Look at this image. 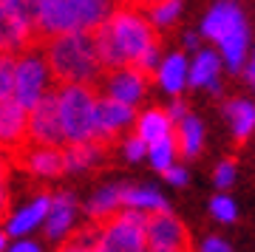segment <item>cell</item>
I'll return each mask as SVG.
<instances>
[{"instance_id":"obj_1","label":"cell","mask_w":255,"mask_h":252,"mask_svg":"<svg viewBox=\"0 0 255 252\" xmlns=\"http://www.w3.org/2000/svg\"><path fill=\"white\" fill-rule=\"evenodd\" d=\"M91 37H94V48H97L102 71L133 65L139 60V54H145L153 43H159L156 28L133 6L114 9L111 17L91 31Z\"/></svg>"},{"instance_id":"obj_2","label":"cell","mask_w":255,"mask_h":252,"mask_svg":"<svg viewBox=\"0 0 255 252\" xmlns=\"http://www.w3.org/2000/svg\"><path fill=\"white\" fill-rule=\"evenodd\" d=\"M43 54L57 85H65V82L94 85L105 74L94 48L91 31H65V34L48 37Z\"/></svg>"},{"instance_id":"obj_3","label":"cell","mask_w":255,"mask_h":252,"mask_svg":"<svg viewBox=\"0 0 255 252\" xmlns=\"http://www.w3.org/2000/svg\"><path fill=\"white\" fill-rule=\"evenodd\" d=\"M57 114H60V127H63L65 144H80L94 139V105H97V91L94 85H57Z\"/></svg>"},{"instance_id":"obj_4","label":"cell","mask_w":255,"mask_h":252,"mask_svg":"<svg viewBox=\"0 0 255 252\" xmlns=\"http://www.w3.org/2000/svg\"><path fill=\"white\" fill-rule=\"evenodd\" d=\"M54 85V77L48 71L46 54L43 48H26L14 57V88H11V99H17L23 108H34L40 99L46 97Z\"/></svg>"},{"instance_id":"obj_5","label":"cell","mask_w":255,"mask_h":252,"mask_svg":"<svg viewBox=\"0 0 255 252\" xmlns=\"http://www.w3.org/2000/svg\"><path fill=\"white\" fill-rule=\"evenodd\" d=\"M145 216V210H119L108 224H102V233L91 252H147Z\"/></svg>"},{"instance_id":"obj_6","label":"cell","mask_w":255,"mask_h":252,"mask_svg":"<svg viewBox=\"0 0 255 252\" xmlns=\"http://www.w3.org/2000/svg\"><path fill=\"white\" fill-rule=\"evenodd\" d=\"M145 241L147 250L164 252H193L190 233L170 210H156L145 216Z\"/></svg>"},{"instance_id":"obj_7","label":"cell","mask_w":255,"mask_h":252,"mask_svg":"<svg viewBox=\"0 0 255 252\" xmlns=\"http://www.w3.org/2000/svg\"><path fill=\"white\" fill-rule=\"evenodd\" d=\"M133 122H136V108L122 105V102L111 97H97V105H94V142H102V144L117 142L119 133H125Z\"/></svg>"},{"instance_id":"obj_8","label":"cell","mask_w":255,"mask_h":252,"mask_svg":"<svg viewBox=\"0 0 255 252\" xmlns=\"http://www.w3.org/2000/svg\"><path fill=\"white\" fill-rule=\"evenodd\" d=\"M28 144H46V147H63V127H60V114H57V97L54 88L28 108Z\"/></svg>"},{"instance_id":"obj_9","label":"cell","mask_w":255,"mask_h":252,"mask_svg":"<svg viewBox=\"0 0 255 252\" xmlns=\"http://www.w3.org/2000/svg\"><path fill=\"white\" fill-rule=\"evenodd\" d=\"M28 111L17 99H3L0 102V153L17 156L28 144Z\"/></svg>"},{"instance_id":"obj_10","label":"cell","mask_w":255,"mask_h":252,"mask_svg":"<svg viewBox=\"0 0 255 252\" xmlns=\"http://www.w3.org/2000/svg\"><path fill=\"white\" fill-rule=\"evenodd\" d=\"M147 82H150L147 74H142L133 65H122V68L105 71V97L136 108L147 94Z\"/></svg>"},{"instance_id":"obj_11","label":"cell","mask_w":255,"mask_h":252,"mask_svg":"<svg viewBox=\"0 0 255 252\" xmlns=\"http://www.w3.org/2000/svg\"><path fill=\"white\" fill-rule=\"evenodd\" d=\"M219 45V57H221V65H227V71L238 74L247 63V48H250V28H247V20H244V11L238 14L233 23H230L221 37L216 40Z\"/></svg>"},{"instance_id":"obj_12","label":"cell","mask_w":255,"mask_h":252,"mask_svg":"<svg viewBox=\"0 0 255 252\" xmlns=\"http://www.w3.org/2000/svg\"><path fill=\"white\" fill-rule=\"evenodd\" d=\"M34 31L37 37H57L65 31H77L71 9L65 0H37L34 6Z\"/></svg>"},{"instance_id":"obj_13","label":"cell","mask_w":255,"mask_h":252,"mask_svg":"<svg viewBox=\"0 0 255 252\" xmlns=\"http://www.w3.org/2000/svg\"><path fill=\"white\" fill-rule=\"evenodd\" d=\"M14 162L20 167H26L31 176H40V179H54L60 173H65L63 167V147H46V144H26Z\"/></svg>"},{"instance_id":"obj_14","label":"cell","mask_w":255,"mask_h":252,"mask_svg":"<svg viewBox=\"0 0 255 252\" xmlns=\"http://www.w3.org/2000/svg\"><path fill=\"white\" fill-rule=\"evenodd\" d=\"M221 57L213 48H199L193 63H187V85L193 88H207L210 94L221 91Z\"/></svg>"},{"instance_id":"obj_15","label":"cell","mask_w":255,"mask_h":252,"mask_svg":"<svg viewBox=\"0 0 255 252\" xmlns=\"http://www.w3.org/2000/svg\"><path fill=\"white\" fill-rule=\"evenodd\" d=\"M74 216H77V201L71 193H57L48 201L46 213V238L48 241H63L65 235L74 230Z\"/></svg>"},{"instance_id":"obj_16","label":"cell","mask_w":255,"mask_h":252,"mask_svg":"<svg viewBox=\"0 0 255 252\" xmlns=\"http://www.w3.org/2000/svg\"><path fill=\"white\" fill-rule=\"evenodd\" d=\"M153 77H156V82H159V88H162L164 94L179 97V94L187 88V57H184L182 51L167 54L164 60H159Z\"/></svg>"},{"instance_id":"obj_17","label":"cell","mask_w":255,"mask_h":252,"mask_svg":"<svg viewBox=\"0 0 255 252\" xmlns=\"http://www.w3.org/2000/svg\"><path fill=\"white\" fill-rule=\"evenodd\" d=\"M71 9L74 26L77 31H94L97 26H102L114 11V0H65Z\"/></svg>"},{"instance_id":"obj_18","label":"cell","mask_w":255,"mask_h":252,"mask_svg":"<svg viewBox=\"0 0 255 252\" xmlns=\"http://www.w3.org/2000/svg\"><path fill=\"white\" fill-rule=\"evenodd\" d=\"M108 153V144L102 142H80V144H63V167L71 173L88 170L94 164H100Z\"/></svg>"},{"instance_id":"obj_19","label":"cell","mask_w":255,"mask_h":252,"mask_svg":"<svg viewBox=\"0 0 255 252\" xmlns=\"http://www.w3.org/2000/svg\"><path fill=\"white\" fill-rule=\"evenodd\" d=\"M48 201H51V196H37L31 204H26L23 210H17V213L6 221V235L23 238V235L31 233L34 227H40L43 218H46V213H48Z\"/></svg>"},{"instance_id":"obj_20","label":"cell","mask_w":255,"mask_h":252,"mask_svg":"<svg viewBox=\"0 0 255 252\" xmlns=\"http://www.w3.org/2000/svg\"><path fill=\"white\" fill-rule=\"evenodd\" d=\"M173 139H176V150L184 159H196L201 153V144H204V125L193 114H187L182 122L173 125Z\"/></svg>"},{"instance_id":"obj_21","label":"cell","mask_w":255,"mask_h":252,"mask_svg":"<svg viewBox=\"0 0 255 252\" xmlns=\"http://www.w3.org/2000/svg\"><path fill=\"white\" fill-rule=\"evenodd\" d=\"M224 117H227L230 127H233V136L236 142H247L250 133L255 130V102L250 99H230L224 105Z\"/></svg>"},{"instance_id":"obj_22","label":"cell","mask_w":255,"mask_h":252,"mask_svg":"<svg viewBox=\"0 0 255 252\" xmlns=\"http://www.w3.org/2000/svg\"><path fill=\"white\" fill-rule=\"evenodd\" d=\"M133 125H136V136L145 144H153V142H159V139L173 133V122L164 114V108H147L145 114L136 117Z\"/></svg>"},{"instance_id":"obj_23","label":"cell","mask_w":255,"mask_h":252,"mask_svg":"<svg viewBox=\"0 0 255 252\" xmlns=\"http://www.w3.org/2000/svg\"><path fill=\"white\" fill-rule=\"evenodd\" d=\"M238 14H241V9H238L233 0H219V3H213V9H210L207 14H204V20H201V31L199 34L216 43V40L221 37V31H224Z\"/></svg>"},{"instance_id":"obj_24","label":"cell","mask_w":255,"mask_h":252,"mask_svg":"<svg viewBox=\"0 0 255 252\" xmlns=\"http://www.w3.org/2000/svg\"><path fill=\"white\" fill-rule=\"evenodd\" d=\"M119 201H122V207L145 210V213L170 210L167 207V201L162 198V193L153 190V187H128V184H119Z\"/></svg>"},{"instance_id":"obj_25","label":"cell","mask_w":255,"mask_h":252,"mask_svg":"<svg viewBox=\"0 0 255 252\" xmlns=\"http://www.w3.org/2000/svg\"><path fill=\"white\" fill-rule=\"evenodd\" d=\"M122 210V201H119V184L117 187H102L97 196L85 204V213L94 224H108L111 218Z\"/></svg>"},{"instance_id":"obj_26","label":"cell","mask_w":255,"mask_h":252,"mask_svg":"<svg viewBox=\"0 0 255 252\" xmlns=\"http://www.w3.org/2000/svg\"><path fill=\"white\" fill-rule=\"evenodd\" d=\"M147 23L153 28H170L182 17V0H156L147 6Z\"/></svg>"},{"instance_id":"obj_27","label":"cell","mask_w":255,"mask_h":252,"mask_svg":"<svg viewBox=\"0 0 255 252\" xmlns=\"http://www.w3.org/2000/svg\"><path fill=\"white\" fill-rule=\"evenodd\" d=\"M176 156H179V150H176L173 133L159 139V142H153V144H147V159H150V164H153L159 173L167 170L170 164H176Z\"/></svg>"},{"instance_id":"obj_28","label":"cell","mask_w":255,"mask_h":252,"mask_svg":"<svg viewBox=\"0 0 255 252\" xmlns=\"http://www.w3.org/2000/svg\"><path fill=\"white\" fill-rule=\"evenodd\" d=\"M210 216L216 218V221H221V224H233L238 218V210H236V201L230 196H216L213 201H210Z\"/></svg>"},{"instance_id":"obj_29","label":"cell","mask_w":255,"mask_h":252,"mask_svg":"<svg viewBox=\"0 0 255 252\" xmlns=\"http://www.w3.org/2000/svg\"><path fill=\"white\" fill-rule=\"evenodd\" d=\"M122 153H125L128 162H139V159H145L147 156V144L142 142L136 133H130L125 142H122Z\"/></svg>"},{"instance_id":"obj_30","label":"cell","mask_w":255,"mask_h":252,"mask_svg":"<svg viewBox=\"0 0 255 252\" xmlns=\"http://www.w3.org/2000/svg\"><path fill=\"white\" fill-rule=\"evenodd\" d=\"M159 43H153L150 48H147L145 54H139V60L133 63V68H139L142 74H147V77H153V71H156V65H159Z\"/></svg>"},{"instance_id":"obj_31","label":"cell","mask_w":255,"mask_h":252,"mask_svg":"<svg viewBox=\"0 0 255 252\" xmlns=\"http://www.w3.org/2000/svg\"><path fill=\"white\" fill-rule=\"evenodd\" d=\"M213 181H216V187L219 190H227L233 181H236V162H221L219 167H216V173H213Z\"/></svg>"},{"instance_id":"obj_32","label":"cell","mask_w":255,"mask_h":252,"mask_svg":"<svg viewBox=\"0 0 255 252\" xmlns=\"http://www.w3.org/2000/svg\"><path fill=\"white\" fill-rule=\"evenodd\" d=\"M162 173H164V179L170 181L173 187H184V184H187V170H184V167H179V164H170V167H167V170H162Z\"/></svg>"},{"instance_id":"obj_33","label":"cell","mask_w":255,"mask_h":252,"mask_svg":"<svg viewBox=\"0 0 255 252\" xmlns=\"http://www.w3.org/2000/svg\"><path fill=\"white\" fill-rule=\"evenodd\" d=\"M201 252H233V247L227 241H221L219 235H210L207 241L201 244Z\"/></svg>"},{"instance_id":"obj_34","label":"cell","mask_w":255,"mask_h":252,"mask_svg":"<svg viewBox=\"0 0 255 252\" xmlns=\"http://www.w3.org/2000/svg\"><path fill=\"white\" fill-rule=\"evenodd\" d=\"M164 114H167V117H170V122H182L184 117H187V105H184L182 99H173V102H170V108H164Z\"/></svg>"},{"instance_id":"obj_35","label":"cell","mask_w":255,"mask_h":252,"mask_svg":"<svg viewBox=\"0 0 255 252\" xmlns=\"http://www.w3.org/2000/svg\"><path fill=\"white\" fill-rule=\"evenodd\" d=\"M3 252H40V247L34 241H17V244H11V247H6Z\"/></svg>"},{"instance_id":"obj_36","label":"cell","mask_w":255,"mask_h":252,"mask_svg":"<svg viewBox=\"0 0 255 252\" xmlns=\"http://www.w3.org/2000/svg\"><path fill=\"white\" fill-rule=\"evenodd\" d=\"M241 71H244V80L255 88V51H253V57H250V63H244V68H241Z\"/></svg>"},{"instance_id":"obj_37","label":"cell","mask_w":255,"mask_h":252,"mask_svg":"<svg viewBox=\"0 0 255 252\" xmlns=\"http://www.w3.org/2000/svg\"><path fill=\"white\" fill-rule=\"evenodd\" d=\"M199 31H190V34H184V48L187 51H199Z\"/></svg>"},{"instance_id":"obj_38","label":"cell","mask_w":255,"mask_h":252,"mask_svg":"<svg viewBox=\"0 0 255 252\" xmlns=\"http://www.w3.org/2000/svg\"><path fill=\"white\" fill-rule=\"evenodd\" d=\"M60 252H91V250H85V247H77V244H65V247H60Z\"/></svg>"},{"instance_id":"obj_39","label":"cell","mask_w":255,"mask_h":252,"mask_svg":"<svg viewBox=\"0 0 255 252\" xmlns=\"http://www.w3.org/2000/svg\"><path fill=\"white\" fill-rule=\"evenodd\" d=\"M9 247V235H6V230H0V252Z\"/></svg>"},{"instance_id":"obj_40","label":"cell","mask_w":255,"mask_h":252,"mask_svg":"<svg viewBox=\"0 0 255 252\" xmlns=\"http://www.w3.org/2000/svg\"><path fill=\"white\" fill-rule=\"evenodd\" d=\"M133 3H142V6H150V3H156V0H133Z\"/></svg>"}]
</instances>
